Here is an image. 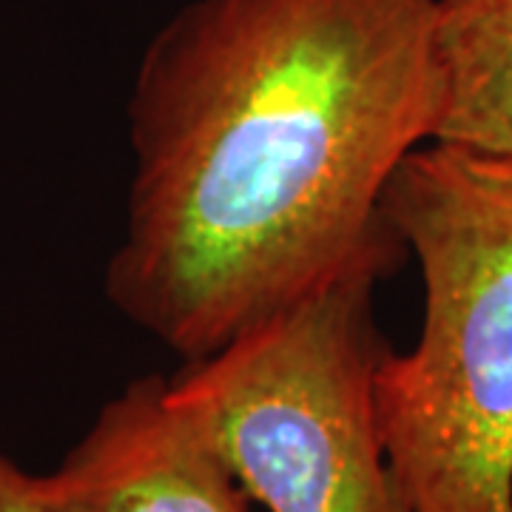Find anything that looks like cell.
Segmentation results:
<instances>
[{"label": "cell", "mask_w": 512, "mask_h": 512, "mask_svg": "<svg viewBox=\"0 0 512 512\" xmlns=\"http://www.w3.org/2000/svg\"><path fill=\"white\" fill-rule=\"evenodd\" d=\"M384 214L416 256V345L384 350L373 407L410 512H512V157L410 151Z\"/></svg>", "instance_id": "obj_2"}, {"label": "cell", "mask_w": 512, "mask_h": 512, "mask_svg": "<svg viewBox=\"0 0 512 512\" xmlns=\"http://www.w3.org/2000/svg\"><path fill=\"white\" fill-rule=\"evenodd\" d=\"M441 100L436 0L185 3L128 97L109 302L194 362L350 268L393 274L384 191Z\"/></svg>", "instance_id": "obj_1"}, {"label": "cell", "mask_w": 512, "mask_h": 512, "mask_svg": "<svg viewBox=\"0 0 512 512\" xmlns=\"http://www.w3.org/2000/svg\"><path fill=\"white\" fill-rule=\"evenodd\" d=\"M387 276L350 268L171 376L268 512H410L373 407V376L390 348L373 296Z\"/></svg>", "instance_id": "obj_3"}, {"label": "cell", "mask_w": 512, "mask_h": 512, "mask_svg": "<svg viewBox=\"0 0 512 512\" xmlns=\"http://www.w3.org/2000/svg\"><path fill=\"white\" fill-rule=\"evenodd\" d=\"M46 512H251L208 416L171 376H140L100 407L52 473Z\"/></svg>", "instance_id": "obj_4"}, {"label": "cell", "mask_w": 512, "mask_h": 512, "mask_svg": "<svg viewBox=\"0 0 512 512\" xmlns=\"http://www.w3.org/2000/svg\"><path fill=\"white\" fill-rule=\"evenodd\" d=\"M0 512H46L35 493V476L0 450Z\"/></svg>", "instance_id": "obj_6"}, {"label": "cell", "mask_w": 512, "mask_h": 512, "mask_svg": "<svg viewBox=\"0 0 512 512\" xmlns=\"http://www.w3.org/2000/svg\"><path fill=\"white\" fill-rule=\"evenodd\" d=\"M439 143L512 157V0H436Z\"/></svg>", "instance_id": "obj_5"}]
</instances>
